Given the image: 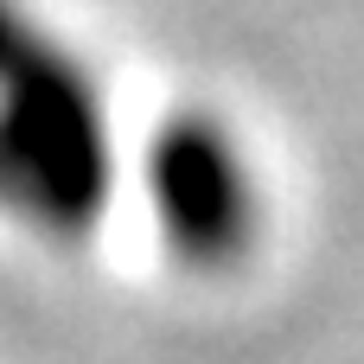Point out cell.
I'll list each match as a JSON object with an SVG mask.
<instances>
[{
  "label": "cell",
  "mask_w": 364,
  "mask_h": 364,
  "mask_svg": "<svg viewBox=\"0 0 364 364\" xmlns=\"http://www.w3.org/2000/svg\"><path fill=\"white\" fill-rule=\"evenodd\" d=\"M147 198H154L166 250L198 275L243 262L256 243V224H262V192H256L250 154L211 115H173L154 134Z\"/></svg>",
  "instance_id": "2"
},
{
  "label": "cell",
  "mask_w": 364,
  "mask_h": 364,
  "mask_svg": "<svg viewBox=\"0 0 364 364\" xmlns=\"http://www.w3.org/2000/svg\"><path fill=\"white\" fill-rule=\"evenodd\" d=\"M0 205L45 237H83L109 205L102 96L51 38L0 77Z\"/></svg>",
  "instance_id": "1"
},
{
  "label": "cell",
  "mask_w": 364,
  "mask_h": 364,
  "mask_svg": "<svg viewBox=\"0 0 364 364\" xmlns=\"http://www.w3.org/2000/svg\"><path fill=\"white\" fill-rule=\"evenodd\" d=\"M38 45V32H32V19H26V6L19 0H0V77L26 58Z\"/></svg>",
  "instance_id": "3"
}]
</instances>
